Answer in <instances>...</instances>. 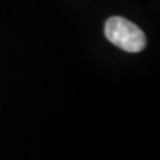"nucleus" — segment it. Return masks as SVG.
I'll return each instance as SVG.
<instances>
[{
	"label": "nucleus",
	"instance_id": "nucleus-1",
	"mask_svg": "<svg viewBox=\"0 0 160 160\" xmlns=\"http://www.w3.org/2000/svg\"><path fill=\"white\" fill-rule=\"evenodd\" d=\"M104 33L113 46L127 52H140L147 44V38L142 29L122 16L109 18L104 26Z\"/></svg>",
	"mask_w": 160,
	"mask_h": 160
}]
</instances>
